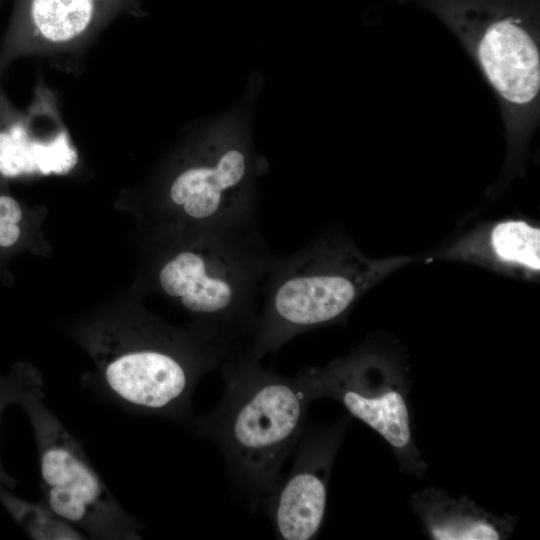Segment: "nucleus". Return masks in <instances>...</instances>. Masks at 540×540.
<instances>
[{"label":"nucleus","mask_w":540,"mask_h":540,"mask_svg":"<svg viewBox=\"0 0 540 540\" xmlns=\"http://www.w3.org/2000/svg\"><path fill=\"white\" fill-rule=\"evenodd\" d=\"M223 394L193 429L221 451L232 484L252 510L275 491L303 434L311 402L296 375L264 368L241 350L222 363Z\"/></svg>","instance_id":"nucleus-1"},{"label":"nucleus","mask_w":540,"mask_h":540,"mask_svg":"<svg viewBox=\"0 0 540 540\" xmlns=\"http://www.w3.org/2000/svg\"><path fill=\"white\" fill-rule=\"evenodd\" d=\"M412 261L370 258L347 237L327 234L286 255L268 271L257 328L241 351L259 361L296 336L342 321L369 290Z\"/></svg>","instance_id":"nucleus-2"},{"label":"nucleus","mask_w":540,"mask_h":540,"mask_svg":"<svg viewBox=\"0 0 540 540\" xmlns=\"http://www.w3.org/2000/svg\"><path fill=\"white\" fill-rule=\"evenodd\" d=\"M31 375L19 377L13 381H0V411L10 403H16L19 394L27 384ZM0 483L8 488L16 485V481L6 474L0 461Z\"/></svg>","instance_id":"nucleus-14"},{"label":"nucleus","mask_w":540,"mask_h":540,"mask_svg":"<svg viewBox=\"0 0 540 540\" xmlns=\"http://www.w3.org/2000/svg\"><path fill=\"white\" fill-rule=\"evenodd\" d=\"M257 155L245 109L205 127L168 184L167 197L191 231L257 228Z\"/></svg>","instance_id":"nucleus-4"},{"label":"nucleus","mask_w":540,"mask_h":540,"mask_svg":"<svg viewBox=\"0 0 540 540\" xmlns=\"http://www.w3.org/2000/svg\"><path fill=\"white\" fill-rule=\"evenodd\" d=\"M192 233L191 242L161 266L159 286L195 317L196 330L232 352L242 349L257 328L275 254L258 229Z\"/></svg>","instance_id":"nucleus-3"},{"label":"nucleus","mask_w":540,"mask_h":540,"mask_svg":"<svg viewBox=\"0 0 540 540\" xmlns=\"http://www.w3.org/2000/svg\"><path fill=\"white\" fill-rule=\"evenodd\" d=\"M310 401L329 397L381 435L399 454L414 450L406 396L393 363L362 346L323 367L296 374Z\"/></svg>","instance_id":"nucleus-7"},{"label":"nucleus","mask_w":540,"mask_h":540,"mask_svg":"<svg viewBox=\"0 0 540 540\" xmlns=\"http://www.w3.org/2000/svg\"><path fill=\"white\" fill-rule=\"evenodd\" d=\"M0 483V502L25 533L36 540H79L86 535L62 519L45 503H33L11 493Z\"/></svg>","instance_id":"nucleus-13"},{"label":"nucleus","mask_w":540,"mask_h":540,"mask_svg":"<svg viewBox=\"0 0 540 540\" xmlns=\"http://www.w3.org/2000/svg\"><path fill=\"white\" fill-rule=\"evenodd\" d=\"M43 398V382L33 375L16 401L33 427L43 503L90 538L141 539V523L121 507L81 443L48 409Z\"/></svg>","instance_id":"nucleus-5"},{"label":"nucleus","mask_w":540,"mask_h":540,"mask_svg":"<svg viewBox=\"0 0 540 540\" xmlns=\"http://www.w3.org/2000/svg\"><path fill=\"white\" fill-rule=\"evenodd\" d=\"M77 161V152L65 131L40 138L32 136L22 123L0 130V173L6 177L66 174Z\"/></svg>","instance_id":"nucleus-10"},{"label":"nucleus","mask_w":540,"mask_h":540,"mask_svg":"<svg viewBox=\"0 0 540 540\" xmlns=\"http://www.w3.org/2000/svg\"><path fill=\"white\" fill-rule=\"evenodd\" d=\"M345 424L303 432L290 471L264 502L278 539L309 540L318 534L326 512L328 475Z\"/></svg>","instance_id":"nucleus-8"},{"label":"nucleus","mask_w":540,"mask_h":540,"mask_svg":"<svg viewBox=\"0 0 540 540\" xmlns=\"http://www.w3.org/2000/svg\"><path fill=\"white\" fill-rule=\"evenodd\" d=\"M423 514L431 538L437 540H495L504 537L502 520L489 515L472 503L451 499L439 502Z\"/></svg>","instance_id":"nucleus-11"},{"label":"nucleus","mask_w":540,"mask_h":540,"mask_svg":"<svg viewBox=\"0 0 540 540\" xmlns=\"http://www.w3.org/2000/svg\"><path fill=\"white\" fill-rule=\"evenodd\" d=\"M461 44L493 89L507 140L506 173L521 172L528 143L539 122L540 43L520 16L458 19Z\"/></svg>","instance_id":"nucleus-6"},{"label":"nucleus","mask_w":540,"mask_h":540,"mask_svg":"<svg viewBox=\"0 0 540 540\" xmlns=\"http://www.w3.org/2000/svg\"><path fill=\"white\" fill-rule=\"evenodd\" d=\"M96 4L97 0H32L34 31L45 44L73 42L91 26Z\"/></svg>","instance_id":"nucleus-12"},{"label":"nucleus","mask_w":540,"mask_h":540,"mask_svg":"<svg viewBox=\"0 0 540 540\" xmlns=\"http://www.w3.org/2000/svg\"><path fill=\"white\" fill-rule=\"evenodd\" d=\"M20 236L17 223L0 222V246H12Z\"/></svg>","instance_id":"nucleus-16"},{"label":"nucleus","mask_w":540,"mask_h":540,"mask_svg":"<svg viewBox=\"0 0 540 540\" xmlns=\"http://www.w3.org/2000/svg\"><path fill=\"white\" fill-rule=\"evenodd\" d=\"M434 258L470 263L536 281L540 274V227L535 221L520 217L482 223Z\"/></svg>","instance_id":"nucleus-9"},{"label":"nucleus","mask_w":540,"mask_h":540,"mask_svg":"<svg viewBox=\"0 0 540 540\" xmlns=\"http://www.w3.org/2000/svg\"><path fill=\"white\" fill-rule=\"evenodd\" d=\"M21 218L19 204L9 196H0V222L17 223Z\"/></svg>","instance_id":"nucleus-15"}]
</instances>
